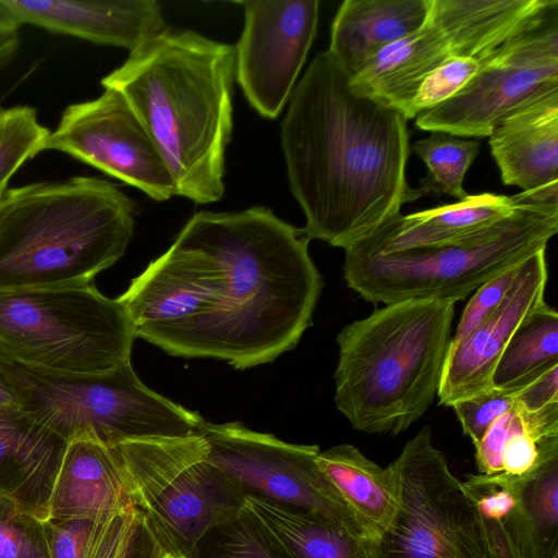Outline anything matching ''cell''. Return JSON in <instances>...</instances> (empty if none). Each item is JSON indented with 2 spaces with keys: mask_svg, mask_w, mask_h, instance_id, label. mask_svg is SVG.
I'll return each instance as SVG.
<instances>
[{
  "mask_svg": "<svg viewBox=\"0 0 558 558\" xmlns=\"http://www.w3.org/2000/svg\"><path fill=\"white\" fill-rule=\"evenodd\" d=\"M349 78L328 50L320 51L294 86L281 123L303 230L344 251L424 196L405 178L408 119L355 93Z\"/></svg>",
  "mask_w": 558,
  "mask_h": 558,
  "instance_id": "1",
  "label": "cell"
},
{
  "mask_svg": "<svg viewBox=\"0 0 558 558\" xmlns=\"http://www.w3.org/2000/svg\"><path fill=\"white\" fill-rule=\"evenodd\" d=\"M182 231L221 268L213 311L158 345L182 357H213L236 369L270 363L296 347L313 324L323 278L310 239L271 209L199 211Z\"/></svg>",
  "mask_w": 558,
  "mask_h": 558,
  "instance_id": "2",
  "label": "cell"
},
{
  "mask_svg": "<svg viewBox=\"0 0 558 558\" xmlns=\"http://www.w3.org/2000/svg\"><path fill=\"white\" fill-rule=\"evenodd\" d=\"M234 46L166 28L101 80L119 90L159 148L177 195L204 205L225 193L232 134Z\"/></svg>",
  "mask_w": 558,
  "mask_h": 558,
  "instance_id": "3",
  "label": "cell"
},
{
  "mask_svg": "<svg viewBox=\"0 0 558 558\" xmlns=\"http://www.w3.org/2000/svg\"><path fill=\"white\" fill-rule=\"evenodd\" d=\"M136 205L92 177L8 189L0 198V291L94 283L125 252Z\"/></svg>",
  "mask_w": 558,
  "mask_h": 558,
  "instance_id": "4",
  "label": "cell"
},
{
  "mask_svg": "<svg viewBox=\"0 0 558 558\" xmlns=\"http://www.w3.org/2000/svg\"><path fill=\"white\" fill-rule=\"evenodd\" d=\"M454 302L386 304L337 336L335 403L353 428L398 435L438 393L451 341Z\"/></svg>",
  "mask_w": 558,
  "mask_h": 558,
  "instance_id": "5",
  "label": "cell"
},
{
  "mask_svg": "<svg viewBox=\"0 0 558 558\" xmlns=\"http://www.w3.org/2000/svg\"><path fill=\"white\" fill-rule=\"evenodd\" d=\"M502 220L460 240L393 253L344 251L348 286L371 303L464 300L478 287L525 260L558 231V191L515 194Z\"/></svg>",
  "mask_w": 558,
  "mask_h": 558,
  "instance_id": "6",
  "label": "cell"
},
{
  "mask_svg": "<svg viewBox=\"0 0 558 558\" xmlns=\"http://www.w3.org/2000/svg\"><path fill=\"white\" fill-rule=\"evenodd\" d=\"M23 411L68 444L109 447L159 437L198 435L204 420L148 388L131 361L101 374L50 373L0 356Z\"/></svg>",
  "mask_w": 558,
  "mask_h": 558,
  "instance_id": "7",
  "label": "cell"
},
{
  "mask_svg": "<svg viewBox=\"0 0 558 558\" xmlns=\"http://www.w3.org/2000/svg\"><path fill=\"white\" fill-rule=\"evenodd\" d=\"M135 339L123 303L94 283L0 291V356L22 365L101 374L131 361Z\"/></svg>",
  "mask_w": 558,
  "mask_h": 558,
  "instance_id": "8",
  "label": "cell"
},
{
  "mask_svg": "<svg viewBox=\"0 0 558 558\" xmlns=\"http://www.w3.org/2000/svg\"><path fill=\"white\" fill-rule=\"evenodd\" d=\"M133 507L172 558L245 505L242 492L207 458L201 435L134 439L114 446Z\"/></svg>",
  "mask_w": 558,
  "mask_h": 558,
  "instance_id": "9",
  "label": "cell"
},
{
  "mask_svg": "<svg viewBox=\"0 0 558 558\" xmlns=\"http://www.w3.org/2000/svg\"><path fill=\"white\" fill-rule=\"evenodd\" d=\"M400 505L376 542L377 558H488L476 505L423 427L392 461Z\"/></svg>",
  "mask_w": 558,
  "mask_h": 558,
  "instance_id": "10",
  "label": "cell"
},
{
  "mask_svg": "<svg viewBox=\"0 0 558 558\" xmlns=\"http://www.w3.org/2000/svg\"><path fill=\"white\" fill-rule=\"evenodd\" d=\"M198 435L207 442L209 462L244 497L302 510L373 539L317 466V445L290 444L240 422L204 421Z\"/></svg>",
  "mask_w": 558,
  "mask_h": 558,
  "instance_id": "11",
  "label": "cell"
},
{
  "mask_svg": "<svg viewBox=\"0 0 558 558\" xmlns=\"http://www.w3.org/2000/svg\"><path fill=\"white\" fill-rule=\"evenodd\" d=\"M558 84V1L505 43L452 97L416 116L415 126L461 137L493 126L539 89Z\"/></svg>",
  "mask_w": 558,
  "mask_h": 558,
  "instance_id": "12",
  "label": "cell"
},
{
  "mask_svg": "<svg viewBox=\"0 0 558 558\" xmlns=\"http://www.w3.org/2000/svg\"><path fill=\"white\" fill-rule=\"evenodd\" d=\"M95 99L69 105L44 150L64 153L163 202L177 195L156 143L124 96L104 88Z\"/></svg>",
  "mask_w": 558,
  "mask_h": 558,
  "instance_id": "13",
  "label": "cell"
},
{
  "mask_svg": "<svg viewBox=\"0 0 558 558\" xmlns=\"http://www.w3.org/2000/svg\"><path fill=\"white\" fill-rule=\"evenodd\" d=\"M244 27L235 48V80L264 118L289 101L316 36L319 0L239 1Z\"/></svg>",
  "mask_w": 558,
  "mask_h": 558,
  "instance_id": "14",
  "label": "cell"
},
{
  "mask_svg": "<svg viewBox=\"0 0 558 558\" xmlns=\"http://www.w3.org/2000/svg\"><path fill=\"white\" fill-rule=\"evenodd\" d=\"M546 248L520 266L519 274L500 303L470 335L450 344L437 397L439 403H453L493 388L495 366L518 326L544 300L547 282Z\"/></svg>",
  "mask_w": 558,
  "mask_h": 558,
  "instance_id": "15",
  "label": "cell"
},
{
  "mask_svg": "<svg viewBox=\"0 0 558 558\" xmlns=\"http://www.w3.org/2000/svg\"><path fill=\"white\" fill-rule=\"evenodd\" d=\"M20 24L132 52L165 31L154 0H0Z\"/></svg>",
  "mask_w": 558,
  "mask_h": 558,
  "instance_id": "16",
  "label": "cell"
},
{
  "mask_svg": "<svg viewBox=\"0 0 558 558\" xmlns=\"http://www.w3.org/2000/svg\"><path fill=\"white\" fill-rule=\"evenodd\" d=\"M490 153L501 181L522 192L558 185V84L548 85L492 129Z\"/></svg>",
  "mask_w": 558,
  "mask_h": 558,
  "instance_id": "17",
  "label": "cell"
},
{
  "mask_svg": "<svg viewBox=\"0 0 558 558\" xmlns=\"http://www.w3.org/2000/svg\"><path fill=\"white\" fill-rule=\"evenodd\" d=\"M132 508L116 448L92 440L69 442L50 495L48 517L106 522Z\"/></svg>",
  "mask_w": 558,
  "mask_h": 558,
  "instance_id": "18",
  "label": "cell"
},
{
  "mask_svg": "<svg viewBox=\"0 0 558 558\" xmlns=\"http://www.w3.org/2000/svg\"><path fill=\"white\" fill-rule=\"evenodd\" d=\"M68 442L23 410L0 416V495L41 520Z\"/></svg>",
  "mask_w": 558,
  "mask_h": 558,
  "instance_id": "19",
  "label": "cell"
},
{
  "mask_svg": "<svg viewBox=\"0 0 558 558\" xmlns=\"http://www.w3.org/2000/svg\"><path fill=\"white\" fill-rule=\"evenodd\" d=\"M518 204L517 195L482 193L410 215L400 213L345 251L387 254L447 244L502 220Z\"/></svg>",
  "mask_w": 558,
  "mask_h": 558,
  "instance_id": "20",
  "label": "cell"
},
{
  "mask_svg": "<svg viewBox=\"0 0 558 558\" xmlns=\"http://www.w3.org/2000/svg\"><path fill=\"white\" fill-rule=\"evenodd\" d=\"M556 0H430L427 21L447 39L452 57L485 60Z\"/></svg>",
  "mask_w": 558,
  "mask_h": 558,
  "instance_id": "21",
  "label": "cell"
},
{
  "mask_svg": "<svg viewBox=\"0 0 558 558\" xmlns=\"http://www.w3.org/2000/svg\"><path fill=\"white\" fill-rule=\"evenodd\" d=\"M430 0H344L330 27L328 51L351 76L386 46L418 31Z\"/></svg>",
  "mask_w": 558,
  "mask_h": 558,
  "instance_id": "22",
  "label": "cell"
},
{
  "mask_svg": "<svg viewBox=\"0 0 558 558\" xmlns=\"http://www.w3.org/2000/svg\"><path fill=\"white\" fill-rule=\"evenodd\" d=\"M452 57L441 32L427 20L416 32L386 46L351 75V88L405 117L427 75Z\"/></svg>",
  "mask_w": 558,
  "mask_h": 558,
  "instance_id": "23",
  "label": "cell"
},
{
  "mask_svg": "<svg viewBox=\"0 0 558 558\" xmlns=\"http://www.w3.org/2000/svg\"><path fill=\"white\" fill-rule=\"evenodd\" d=\"M316 463L349 510L377 542L400 505V483L393 463L383 468L349 444L319 451Z\"/></svg>",
  "mask_w": 558,
  "mask_h": 558,
  "instance_id": "24",
  "label": "cell"
},
{
  "mask_svg": "<svg viewBox=\"0 0 558 558\" xmlns=\"http://www.w3.org/2000/svg\"><path fill=\"white\" fill-rule=\"evenodd\" d=\"M477 475L514 496L502 523L522 558H558V452L521 477Z\"/></svg>",
  "mask_w": 558,
  "mask_h": 558,
  "instance_id": "25",
  "label": "cell"
},
{
  "mask_svg": "<svg viewBox=\"0 0 558 558\" xmlns=\"http://www.w3.org/2000/svg\"><path fill=\"white\" fill-rule=\"evenodd\" d=\"M287 558H377L376 541L315 514L245 496Z\"/></svg>",
  "mask_w": 558,
  "mask_h": 558,
  "instance_id": "26",
  "label": "cell"
},
{
  "mask_svg": "<svg viewBox=\"0 0 558 558\" xmlns=\"http://www.w3.org/2000/svg\"><path fill=\"white\" fill-rule=\"evenodd\" d=\"M558 366V313L545 301L514 330L492 376V386L515 392Z\"/></svg>",
  "mask_w": 558,
  "mask_h": 558,
  "instance_id": "27",
  "label": "cell"
},
{
  "mask_svg": "<svg viewBox=\"0 0 558 558\" xmlns=\"http://www.w3.org/2000/svg\"><path fill=\"white\" fill-rule=\"evenodd\" d=\"M412 149L426 165L427 174L420 187L425 195H447L464 199L463 187L468 169L477 157L481 143L445 132H432L428 137L414 142Z\"/></svg>",
  "mask_w": 558,
  "mask_h": 558,
  "instance_id": "28",
  "label": "cell"
},
{
  "mask_svg": "<svg viewBox=\"0 0 558 558\" xmlns=\"http://www.w3.org/2000/svg\"><path fill=\"white\" fill-rule=\"evenodd\" d=\"M187 558H287L264 522L246 506L207 530Z\"/></svg>",
  "mask_w": 558,
  "mask_h": 558,
  "instance_id": "29",
  "label": "cell"
},
{
  "mask_svg": "<svg viewBox=\"0 0 558 558\" xmlns=\"http://www.w3.org/2000/svg\"><path fill=\"white\" fill-rule=\"evenodd\" d=\"M85 558H172L135 508L98 523Z\"/></svg>",
  "mask_w": 558,
  "mask_h": 558,
  "instance_id": "30",
  "label": "cell"
},
{
  "mask_svg": "<svg viewBox=\"0 0 558 558\" xmlns=\"http://www.w3.org/2000/svg\"><path fill=\"white\" fill-rule=\"evenodd\" d=\"M49 133L34 108L0 107V197L15 172L43 151Z\"/></svg>",
  "mask_w": 558,
  "mask_h": 558,
  "instance_id": "31",
  "label": "cell"
},
{
  "mask_svg": "<svg viewBox=\"0 0 558 558\" xmlns=\"http://www.w3.org/2000/svg\"><path fill=\"white\" fill-rule=\"evenodd\" d=\"M0 558H49L44 520L1 495Z\"/></svg>",
  "mask_w": 558,
  "mask_h": 558,
  "instance_id": "32",
  "label": "cell"
},
{
  "mask_svg": "<svg viewBox=\"0 0 558 558\" xmlns=\"http://www.w3.org/2000/svg\"><path fill=\"white\" fill-rule=\"evenodd\" d=\"M483 61L473 58L450 57L423 81L405 118L408 120L415 119L421 112L452 97L477 73Z\"/></svg>",
  "mask_w": 558,
  "mask_h": 558,
  "instance_id": "33",
  "label": "cell"
},
{
  "mask_svg": "<svg viewBox=\"0 0 558 558\" xmlns=\"http://www.w3.org/2000/svg\"><path fill=\"white\" fill-rule=\"evenodd\" d=\"M451 408L459 418L463 434L475 446L498 417L514 408L513 392L493 387L483 393L460 400Z\"/></svg>",
  "mask_w": 558,
  "mask_h": 558,
  "instance_id": "34",
  "label": "cell"
},
{
  "mask_svg": "<svg viewBox=\"0 0 558 558\" xmlns=\"http://www.w3.org/2000/svg\"><path fill=\"white\" fill-rule=\"evenodd\" d=\"M522 263L490 278L478 287L461 315L450 344H457L470 335L502 302L511 289Z\"/></svg>",
  "mask_w": 558,
  "mask_h": 558,
  "instance_id": "35",
  "label": "cell"
},
{
  "mask_svg": "<svg viewBox=\"0 0 558 558\" xmlns=\"http://www.w3.org/2000/svg\"><path fill=\"white\" fill-rule=\"evenodd\" d=\"M98 523L81 518H46L49 558H85Z\"/></svg>",
  "mask_w": 558,
  "mask_h": 558,
  "instance_id": "36",
  "label": "cell"
},
{
  "mask_svg": "<svg viewBox=\"0 0 558 558\" xmlns=\"http://www.w3.org/2000/svg\"><path fill=\"white\" fill-rule=\"evenodd\" d=\"M558 452V438L539 441L526 428L507 440L501 454V472L512 477L531 473L547 457Z\"/></svg>",
  "mask_w": 558,
  "mask_h": 558,
  "instance_id": "37",
  "label": "cell"
},
{
  "mask_svg": "<svg viewBox=\"0 0 558 558\" xmlns=\"http://www.w3.org/2000/svg\"><path fill=\"white\" fill-rule=\"evenodd\" d=\"M525 428L524 420L515 407L498 417L474 446L478 474L500 473L501 454L507 440L514 433Z\"/></svg>",
  "mask_w": 558,
  "mask_h": 558,
  "instance_id": "38",
  "label": "cell"
},
{
  "mask_svg": "<svg viewBox=\"0 0 558 558\" xmlns=\"http://www.w3.org/2000/svg\"><path fill=\"white\" fill-rule=\"evenodd\" d=\"M513 399L514 407L527 413L558 403V366L513 392Z\"/></svg>",
  "mask_w": 558,
  "mask_h": 558,
  "instance_id": "39",
  "label": "cell"
},
{
  "mask_svg": "<svg viewBox=\"0 0 558 558\" xmlns=\"http://www.w3.org/2000/svg\"><path fill=\"white\" fill-rule=\"evenodd\" d=\"M481 518L485 531L488 558H522L508 535L502 520L487 518L482 514Z\"/></svg>",
  "mask_w": 558,
  "mask_h": 558,
  "instance_id": "40",
  "label": "cell"
},
{
  "mask_svg": "<svg viewBox=\"0 0 558 558\" xmlns=\"http://www.w3.org/2000/svg\"><path fill=\"white\" fill-rule=\"evenodd\" d=\"M22 410L19 397L0 366V416Z\"/></svg>",
  "mask_w": 558,
  "mask_h": 558,
  "instance_id": "41",
  "label": "cell"
},
{
  "mask_svg": "<svg viewBox=\"0 0 558 558\" xmlns=\"http://www.w3.org/2000/svg\"><path fill=\"white\" fill-rule=\"evenodd\" d=\"M20 24L0 4V38L17 37Z\"/></svg>",
  "mask_w": 558,
  "mask_h": 558,
  "instance_id": "42",
  "label": "cell"
},
{
  "mask_svg": "<svg viewBox=\"0 0 558 558\" xmlns=\"http://www.w3.org/2000/svg\"><path fill=\"white\" fill-rule=\"evenodd\" d=\"M17 37L0 38V65L15 51Z\"/></svg>",
  "mask_w": 558,
  "mask_h": 558,
  "instance_id": "43",
  "label": "cell"
},
{
  "mask_svg": "<svg viewBox=\"0 0 558 558\" xmlns=\"http://www.w3.org/2000/svg\"><path fill=\"white\" fill-rule=\"evenodd\" d=\"M1 198V197H0Z\"/></svg>",
  "mask_w": 558,
  "mask_h": 558,
  "instance_id": "44",
  "label": "cell"
}]
</instances>
